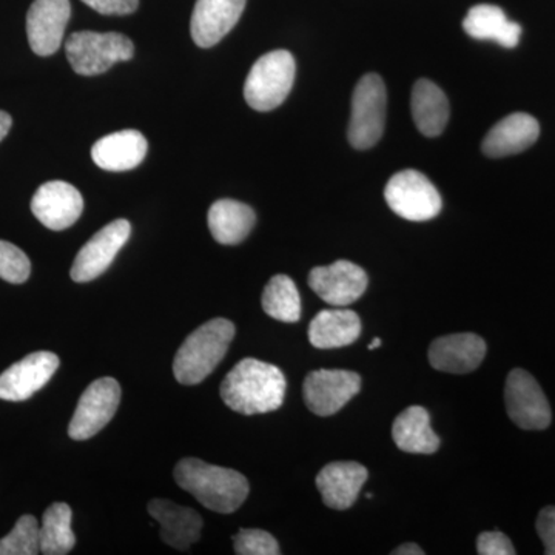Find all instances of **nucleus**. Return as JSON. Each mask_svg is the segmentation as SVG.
Instances as JSON below:
<instances>
[{"instance_id": "obj_1", "label": "nucleus", "mask_w": 555, "mask_h": 555, "mask_svg": "<svg viewBox=\"0 0 555 555\" xmlns=\"http://www.w3.org/2000/svg\"><path fill=\"white\" fill-rule=\"evenodd\" d=\"M286 387V377L280 367L246 358L225 375L219 393L238 414H268L283 406Z\"/></svg>"}, {"instance_id": "obj_2", "label": "nucleus", "mask_w": 555, "mask_h": 555, "mask_svg": "<svg viewBox=\"0 0 555 555\" xmlns=\"http://www.w3.org/2000/svg\"><path fill=\"white\" fill-rule=\"evenodd\" d=\"M175 480L181 489L219 514H232L246 502L248 481L238 470L208 465L199 459H184L175 467Z\"/></svg>"}, {"instance_id": "obj_3", "label": "nucleus", "mask_w": 555, "mask_h": 555, "mask_svg": "<svg viewBox=\"0 0 555 555\" xmlns=\"http://www.w3.org/2000/svg\"><path fill=\"white\" fill-rule=\"evenodd\" d=\"M235 334V324L225 318H215L196 328L175 357V378L184 386L199 385L221 363Z\"/></svg>"}, {"instance_id": "obj_4", "label": "nucleus", "mask_w": 555, "mask_h": 555, "mask_svg": "<svg viewBox=\"0 0 555 555\" xmlns=\"http://www.w3.org/2000/svg\"><path fill=\"white\" fill-rule=\"evenodd\" d=\"M297 64L287 50H275L259 57L244 83V98L257 112H270L287 100L294 87Z\"/></svg>"}, {"instance_id": "obj_5", "label": "nucleus", "mask_w": 555, "mask_h": 555, "mask_svg": "<svg viewBox=\"0 0 555 555\" xmlns=\"http://www.w3.org/2000/svg\"><path fill=\"white\" fill-rule=\"evenodd\" d=\"M69 65L80 76H96L134 56L133 42L120 33L78 31L65 42Z\"/></svg>"}, {"instance_id": "obj_6", "label": "nucleus", "mask_w": 555, "mask_h": 555, "mask_svg": "<svg viewBox=\"0 0 555 555\" xmlns=\"http://www.w3.org/2000/svg\"><path fill=\"white\" fill-rule=\"evenodd\" d=\"M387 93L377 73H369L357 83L352 96L347 138L357 150L374 147L382 139L386 124Z\"/></svg>"}, {"instance_id": "obj_7", "label": "nucleus", "mask_w": 555, "mask_h": 555, "mask_svg": "<svg viewBox=\"0 0 555 555\" xmlns=\"http://www.w3.org/2000/svg\"><path fill=\"white\" fill-rule=\"evenodd\" d=\"M385 198L390 210L408 221H429L443 207V199L436 185L416 170L393 175L387 182Z\"/></svg>"}, {"instance_id": "obj_8", "label": "nucleus", "mask_w": 555, "mask_h": 555, "mask_svg": "<svg viewBox=\"0 0 555 555\" xmlns=\"http://www.w3.org/2000/svg\"><path fill=\"white\" fill-rule=\"evenodd\" d=\"M120 403V386L115 378L96 379L79 398L68 436L76 441L89 440L112 422Z\"/></svg>"}, {"instance_id": "obj_9", "label": "nucleus", "mask_w": 555, "mask_h": 555, "mask_svg": "<svg viewBox=\"0 0 555 555\" xmlns=\"http://www.w3.org/2000/svg\"><path fill=\"white\" fill-rule=\"evenodd\" d=\"M505 403L509 418L521 429L543 430L551 425V408L537 379L524 369L507 375Z\"/></svg>"}, {"instance_id": "obj_10", "label": "nucleus", "mask_w": 555, "mask_h": 555, "mask_svg": "<svg viewBox=\"0 0 555 555\" xmlns=\"http://www.w3.org/2000/svg\"><path fill=\"white\" fill-rule=\"evenodd\" d=\"M361 378L356 372L320 369L310 372L302 386L306 406L320 416L337 414L360 392Z\"/></svg>"}, {"instance_id": "obj_11", "label": "nucleus", "mask_w": 555, "mask_h": 555, "mask_svg": "<svg viewBox=\"0 0 555 555\" xmlns=\"http://www.w3.org/2000/svg\"><path fill=\"white\" fill-rule=\"evenodd\" d=\"M131 225L127 219H116L101 229L82 248L73 262L69 276L76 283H89L101 276L130 238Z\"/></svg>"}, {"instance_id": "obj_12", "label": "nucleus", "mask_w": 555, "mask_h": 555, "mask_svg": "<svg viewBox=\"0 0 555 555\" xmlns=\"http://www.w3.org/2000/svg\"><path fill=\"white\" fill-rule=\"evenodd\" d=\"M367 273L353 262L339 259L331 266L310 270L309 286L327 305L346 308L366 292Z\"/></svg>"}, {"instance_id": "obj_13", "label": "nucleus", "mask_w": 555, "mask_h": 555, "mask_svg": "<svg viewBox=\"0 0 555 555\" xmlns=\"http://www.w3.org/2000/svg\"><path fill=\"white\" fill-rule=\"evenodd\" d=\"M60 364L56 353L43 350L17 361L0 375V400H28L50 382Z\"/></svg>"}, {"instance_id": "obj_14", "label": "nucleus", "mask_w": 555, "mask_h": 555, "mask_svg": "<svg viewBox=\"0 0 555 555\" xmlns=\"http://www.w3.org/2000/svg\"><path fill=\"white\" fill-rule=\"evenodd\" d=\"M83 210V198L75 185L64 181H50L40 185L31 201V211L47 229L72 228Z\"/></svg>"}, {"instance_id": "obj_15", "label": "nucleus", "mask_w": 555, "mask_h": 555, "mask_svg": "<svg viewBox=\"0 0 555 555\" xmlns=\"http://www.w3.org/2000/svg\"><path fill=\"white\" fill-rule=\"evenodd\" d=\"M72 16L69 0H35L27 14V35L38 56H51L61 49Z\"/></svg>"}, {"instance_id": "obj_16", "label": "nucleus", "mask_w": 555, "mask_h": 555, "mask_svg": "<svg viewBox=\"0 0 555 555\" xmlns=\"http://www.w3.org/2000/svg\"><path fill=\"white\" fill-rule=\"evenodd\" d=\"M247 0H196L192 14L193 42L201 49H210L225 38L238 24Z\"/></svg>"}, {"instance_id": "obj_17", "label": "nucleus", "mask_w": 555, "mask_h": 555, "mask_svg": "<svg viewBox=\"0 0 555 555\" xmlns=\"http://www.w3.org/2000/svg\"><path fill=\"white\" fill-rule=\"evenodd\" d=\"M485 356V339L476 334L448 335L429 347L430 366L447 374H469L480 366Z\"/></svg>"}, {"instance_id": "obj_18", "label": "nucleus", "mask_w": 555, "mask_h": 555, "mask_svg": "<svg viewBox=\"0 0 555 555\" xmlns=\"http://www.w3.org/2000/svg\"><path fill=\"white\" fill-rule=\"evenodd\" d=\"M367 477L366 467L360 463H328L317 476V488L323 496L324 505L332 509L345 511L357 502Z\"/></svg>"}, {"instance_id": "obj_19", "label": "nucleus", "mask_w": 555, "mask_h": 555, "mask_svg": "<svg viewBox=\"0 0 555 555\" xmlns=\"http://www.w3.org/2000/svg\"><path fill=\"white\" fill-rule=\"evenodd\" d=\"M149 514L158 521L163 542L175 550L188 551L201 539L204 521L192 507L155 499L149 503Z\"/></svg>"}, {"instance_id": "obj_20", "label": "nucleus", "mask_w": 555, "mask_h": 555, "mask_svg": "<svg viewBox=\"0 0 555 555\" xmlns=\"http://www.w3.org/2000/svg\"><path fill=\"white\" fill-rule=\"evenodd\" d=\"M540 126L528 113H513L495 124L483 139L481 150L489 158L517 155L535 144Z\"/></svg>"}, {"instance_id": "obj_21", "label": "nucleus", "mask_w": 555, "mask_h": 555, "mask_svg": "<svg viewBox=\"0 0 555 555\" xmlns=\"http://www.w3.org/2000/svg\"><path fill=\"white\" fill-rule=\"evenodd\" d=\"M147 139L138 130H122L101 138L91 149V158L102 170L137 169L147 156Z\"/></svg>"}, {"instance_id": "obj_22", "label": "nucleus", "mask_w": 555, "mask_h": 555, "mask_svg": "<svg viewBox=\"0 0 555 555\" xmlns=\"http://www.w3.org/2000/svg\"><path fill=\"white\" fill-rule=\"evenodd\" d=\"M361 335V321L353 310H321L309 326L310 345L317 349H339L356 343Z\"/></svg>"}, {"instance_id": "obj_23", "label": "nucleus", "mask_w": 555, "mask_h": 555, "mask_svg": "<svg viewBox=\"0 0 555 555\" xmlns=\"http://www.w3.org/2000/svg\"><path fill=\"white\" fill-rule=\"evenodd\" d=\"M208 229L219 244L235 246L247 238L257 222L254 208L235 199H219L207 215Z\"/></svg>"}, {"instance_id": "obj_24", "label": "nucleus", "mask_w": 555, "mask_h": 555, "mask_svg": "<svg viewBox=\"0 0 555 555\" xmlns=\"http://www.w3.org/2000/svg\"><path fill=\"white\" fill-rule=\"evenodd\" d=\"M463 28L470 38L494 40L505 49H514L520 42V25L507 20L505 11L500 7L488 3H481L467 11Z\"/></svg>"}, {"instance_id": "obj_25", "label": "nucleus", "mask_w": 555, "mask_h": 555, "mask_svg": "<svg viewBox=\"0 0 555 555\" xmlns=\"http://www.w3.org/2000/svg\"><path fill=\"white\" fill-rule=\"evenodd\" d=\"M416 129L427 138L440 137L449 120V102L443 90L429 79L416 80L411 98Z\"/></svg>"}, {"instance_id": "obj_26", "label": "nucleus", "mask_w": 555, "mask_h": 555, "mask_svg": "<svg viewBox=\"0 0 555 555\" xmlns=\"http://www.w3.org/2000/svg\"><path fill=\"white\" fill-rule=\"evenodd\" d=\"M393 441L409 454H436L440 437L430 426L429 412L422 406H411L397 416L392 426Z\"/></svg>"}, {"instance_id": "obj_27", "label": "nucleus", "mask_w": 555, "mask_h": 555, "mask_svg": "<svg viewBox=\"0 0 555 555\" xmlns=\"http://www.w3.org/2000/svg\"><path fill=\"white\" fill-rule=\"evenodd\" d=\"M72 507L67 503H53L43 513L39 526L40 553L46 555H65L76 545L72 529Z\"/></svg>"}, {"instance_id": "obj_28", "label": "nucleus", "mask_w": 555, "mask_h": 555, "mask_svg": "<svg viewBox=\"0 0 555 555\" xmlns=\"http://www.w3.org/2000/svg\"><path fill=\"white\" fill-rule=\"evenodd\" d=\"M262 309L270 318L283 323H298L301 318V298L297 284L287 275H275L262 294Z\"/></svg>"}, {"instance_id": "obj_29", "label": "nucleus", "mask_w": 555, "mask_h": 555, "mask_svg": "<svg viewBox=\"0 0 555 555\" xmlns=\"http://www.w3.org/2000/svg\"><path fill=\"white\" fill-rule=\"evenodd\" d=\"M39 524L36 517L22 516L9 535L0 540V555H36L40 553Z\"/></svg>"}, {"instance_id": "obj_30", "label": "nucleus", "mask_w": 555, "mask_h": 555, "mask_svg": "<svg viewBox=\"0 0 555 555\" xmlns=\"http://www.w3.org/2000/svg\"><path fill=\"white\" fill-rule=\"evenodd\" d=\"M31 262L20 247L0 240V278L11 284H22L30 278Z\"/></svg>"}, {"instance_id": "obj_31", "label": "nucleus", "mask_w": 555, "mask_h": 555, "mask_svg": "<svg viewBox=\"0 0 555 555\" xmlns=\"http://www.w3.org/2000/svg\"><path fill=\"white\" fill-rule=\"evenodd\" d=\"M235 554L238 555H278L281 553L275 537L262 529H240L233 537Z\"/></svg>"}, {"instance_id": "obj_32", "label": "nucleus", "mask_w": 555, "mask_h": 555, "mask_svg": "<svg viewBox=\"0 0 555 555\" xmlns=\"http://www.w3.org/2000/svg\"><path fill=\"white\" fill-rule=\"evenodd\" d=\"M477 553L480 555H514L516 550L503 532L491 531L478 535Z\"/></svg>"}, {"instance_id": "obj_33", "label": "nucleus", "mask_w": 555, "mask_h": 555, "mask_svg": "<svg viewBox=\"0 0 555 555\" xmlns=\"http://www.w3.org/2000/svg\"><path fill=\"white\" fill-rule=\"evenodd\" d=\"M82 2L104 16H127L134 13L139 7V0H82Z\"/></svg>"}, {"instance_id": "obj_34", "label": "nucleus", "mask_w": 555, "mask_h": 555, "mask_svg": "<svg viewBox=\"0 0 555 555\" xmlns=\"http://www.w3.org/2000/svg\"><path fill=\"white\" fill-rule=\"evenodd\" d=\"M537 532L545 545V554L555 555V506H546L537 518Z\"/></svg>"}, {"instance_id": "obj_35", "label": "nucleus", "mask_w": 555, "mask_h": 555, "mask_svg": "<svg viewBox=\"0 0 555 555\" xmlns=\"http://www.w3.org/2000/svg\"><path fill=\"white\" fill-rule=\"evenodd\" d=\"M393 555H423L425 551L422 550L415 543H404V545L398 546L397 550L392 551Z\"/></svg>"}, {"instance_id": "obj_36", "label": "nucleus", "mask_w": 555, "mask_h": 555, "mask_svg": "<svg viewBox=\"0 0 555 555\" xmlns=\"http://www.w3.org/2000/svg\"><path fill=\"white\" fill-rule=\"evenodd\" d=\"M11 124H13V119H11L9 113L0 112V142L9 134Z\"/></svg>"}, {"instance_id": "obj_37", "label": "nucleus", "mask_w": 555, "mask_h": 555, "mask_svg": "<svg viewBox=\"0 0 555 555\" xmlns=\"http://www.w3.org/2000/svg\"><path fill=\"white\" fill-rule=\"evenodd\" d=\"M379 346H382V339L374 338V341H372L371 345H369V349L374 350L377 349V347Z\"/></svg>"}]
</instances>
